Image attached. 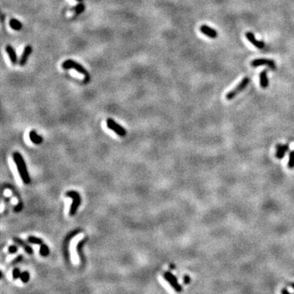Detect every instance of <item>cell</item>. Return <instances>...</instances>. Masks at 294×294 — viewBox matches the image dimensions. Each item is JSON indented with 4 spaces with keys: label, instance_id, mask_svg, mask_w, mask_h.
<instances>
[{
    "label": "cell",
    "instance_id": "25",
    "mask_svg": "<svg viewBox=\"0 0 294 294\" xmlns=\"http://www.w3.org/2000/svg\"><path fill=\"white\" fill-rule=\"evenodd\" d=\"M281 294H294V293H291L286 288H283L281 290Z\"/></svg>",
    "mask_w": 294,
    "mask_h": 294
},
{
    "label": "cell",
    "instance_id": "13",
    "mask_svg": "<svg viewBox=\"0 0 294 294\" xmlns=\"http://www.w3.org/2000/svg\"><path fill=\"white\" fill-rule=\"evenodd\" d=\"M13 241L15 242V243H17V244H19L20 246L24 248V249H25V251L27 252L28 254H30V255L33 254L34 251H33L32 248L30 247V245H28L25 242L23 241L22 239H20V238H17V237H13Z\"/></svg>",
    "mask_w": 294,
    "mask_h": 294
},
{
    "label": "cell",
    "instance_id": "24",
    "mask_svg": "<svg viewBox=\"0 0 294 294\" xmlns=\"http://www.w3.org/2000/svg\"><path fill=\"white\" fill-rule=\"evenodd\" d=\"M183 280H184L185 284H189V282H190V277L188 276V275H185V276L183 277Z\"/></svg>",
    "mask_w": 294,
    "mask_h": 294
},
{
    "label": "cell",
    "instance_id": "28",
    "mask_svg": "<svg viewBox=\"0 0 294 294\" xmlns=\"http://www.w3.org/2000/svg\"><path fill=\"white\" fill-rule=\"evenodd\" d=\"M292 288L294 289V284H292Z\"/></svg>",
    "mask_w": 294,
    "mask_h": 294
},
{
    "label": "cell",
    "instance_id": "1",
    "mask_svg": "<svg viewBox=\"0 0 294 294\" xmlns=\"http://www.w3.org/2000/svg\"><path fill=\"white\" fill-rule=\"evenodd\" d=\"M13 156L22 182L25 184H29L30 182V177L29 173H28L27 167H26V165H25V163L24 161L22 155H20V153L15 152L13 153Z\"/></svg>",
    "mask_w": 294,
    "mask_h": 294
},
{
    "label": "cell",
    "instance_id": "5",
    "mask_svg": "<svg viewBox=\"0 0 294 294\" xmlns=\"http://www.w3.org/2000/svg\"><path fill=\"white\" fill-rule=\"evenodd\" d=\"M164 277L167 280V283L172 287V288L174 289L175 291L177 292H181L182 291V285L178 283L177 277L175 276L174 274H172L169 271H166L164 274Z\"/></svg>",
    "mask_w": 294,
    "mask_h": 294
},
{
    "label": "cell",
    "instance_id": "6",
    "mask_svg": "<svg viewBox=\"0 0 294 294\" xmlns=\"http://www.w3.org/2000/svg\"><path fill=\"white\" fill-rule=\"evenodd\" d=\"M262 65H266L267 67H269L270 70H273L276 69V65H275L274 61L266 59V58L256 59V60H253L252 62H251V66L253 68L259 67V66H262Z\"/></svg>",
    "mask_w": 294,
    "mask_h": 294
},
{
    "label": "cell",
    "instance_id": "11",
    "mask_svg": "<svg viewBox=\"0 0 294 294\" xmlns=\"http://www.w3.org/2000/svg\"><path fill=\"white\" fill-rule=\"evenodd\" d=\"M200 30L201 31L202 34L208 36V37L211 38V39H216L217 37V31L215 30L214 29L208 26L207 25H202L200 26Z\"/></svg>",
    "mask_w": 294,
    "mask_h": 294
},
{
    "label": "cell",
    "instance_id": "21",
    "mask_svg": "<svg viewBox=\"0 0 294 294\" xmlns=\"http://www.w3.org/2000/svg\"><path fill=\"white\" fill-rule=\"evenodd\" d=\"M20 279L24 284H26V283H28L29 280H30V273L28 271L22 272L21 274H20Z\"/></svg>",
    "mask_w": 294,
    "mask_h": 294
},
{
    "label": "cell",
    "instance_id": "23",
    "mask_svg": "<svg viewBox=\"0 0 294 294\" xmlns=\"http://www.w3.org/2000/svg\"><path fill=\"white\" fill-rule=\"evenodd\" d=\"M17 250H18V248L17 247L16 245H12V246H10L9 248H8V252L13 254V253H16V252H17Z\"/></svg>",
    "mask_w": 294,
    "mask_h": 294
},
{
    "label": "cell",
    "instance_id": "15",
    "mask_svg": "<svg viewBox=\"0 0 294 294\" xmlns=\"http://www.w3.org/2000/svg\"><path fill=\"white\" fill-rule=\"evenodd\" d=\"M9 25L13 30H16V31H19L22 29V23L19 21L16 18H12L9 21Z\"/></svg>",
    "mask_w": 294,
    "mask_h": 294
},
{
    "label": "cell",
    "instance_id": "16",
    "mask_svg": "<svg viewBox=\"0 0 294 294\" xmlns=\"http://www.w3.org/2000/svg\"><path fill=\"white\" fill-rule=\"evenodd\" d=\"M30 141H31L33 143H35V145L41 144V143H42V137L39 136V135L36 133V132H35V131H34V130L30 132Z\"/></svg>",
    "mask_w": 294,
    "mask_h": 294
},
{
    "label": "cell",
    "instance_id": "10",
    "mask_svg": "<svg viewBox=\"0 0 294 294\" xmlns=\"http://www.w3.org/2000/svg\"><path fill=\"white\" fill-rule=\"evenodd\" d=\"M245 36L247 38V39L251 43H252L254 47L259 48V49H262L265 47V43L262 41H258L257 40L255 35H253V33L250 32V31H248V32L245 33Z\"/></svg>",
    "mask_w": 294,
    "mask_h": 294
},
{
    "label": "cell",
    "instance_id": "22",
    "mask_svg": "<svg viewBox=\"0 0 294 294\" xmlns=\"http://www.w3.org/2000/svg\"><path fill=\"white\" fill-rule=\"evenodd\" d=\"M20 274H21V272L20 271V270L18 269V268H15V269L13 270V277L14 279H19L20 277Z\"/></svg>",
    "mask_w": 294,
    "mask_h": 294
},
{
    "label": "cell",
    "instance_id": "26",
    "mask_svg": "<svg viewBox=\"0 0 294 294\" xmlns=\"http://www.w3.org/2000/svg\"><path fill=\"white\" fill-rule=\"evenodd\" d=\"M20 259H22V257H21V256H20V257H18L17 258V259L13 260V262H12V263H13V264H15V263H17L18 261H20Z\"/></svg>",
    "mask_w": 294,
    "mask_h": 294
},
{
    "label": "cell",
    "instance_id": "4",
    "mask_svg": "<svg viewBox=\"0 0 294 294\" xmlns=\"http://www.w3.org/2000/svg\"><path fill=\"white\" fill-rule=\"evenodd\" d=\"M65 195H66V197L73 199V204L70 206V216H74L77 212L78 208L79 207L80 203H81L79 194L78 192L75 191V190H70V191L66 192Z\"/></svg>",
    "mask_w": 294,
    "mask_h": 294
},
{
    "label": "cell",
    "instance_id": "19",
    "mask_svg": "<svg viewBox=\"0 0 294 294\" xmlns=\"http://www.w3.org/2000/svg\"><path fill=\"white\" fill-rule=\"evenodd\" d=\"M288 167L289 169H293L294 168V150H291L290 153H289Z\"/></svg>",
    "mask_w": 294,
    "mask_h": 294
},
{
    "label": "cell",
    "instance_id": "12",
    "mask_svg": "<svg viewBox=\"0 0 294 294\" xmlns=\"http://www.w3.org/2000/svg\"><path fill=\"white\" fill-rule=\"evenodd\" d=\"M6 53H8V57L10 58L11 62L13 63V65H16L17 63V53H16L15 49L13 48V47L12 45H7L6 46Z\"/></svg>",
    "mask_w": 294,
    "mask_h": 294
},
{
    "label": "cell",
    "instance_id": "9",
    "mask_svg": "<svg viewBox=\"0 0 294 294\" xmlns=\"http://www.w3.org/2000/svg\"><path fill=\"white\" fill-rule=\"evenodd\" d=\"M289 150L288 144H278L276 145V151H275V156L278 160L284 159L287 152Z\"/></svg>",
    "mask_w": 294,
    "mask_h": 294
},
{
    "label": "cell",
    "instance_id": "3",
    "mask_svg": "<svg viewBox=\"0 0 294 294\" xmlns=\"http://www.w3.org/2000/svg\"><path fill=\"white\" fill-rule=\"evenodd\" d=\"M250 83V79L248 77H244L243 79L239 82V83L237 85L236 87H234V89H232L231 91H230L226 95V99L227 101H231L234 99V97L238 96V95L244 91L248 83Z\"/></svg>",
    "mask_w": 294,
    "mask_h": 294
},
{
    "label": "cell",
    "instance_id": "14",
    "mask_svg": "<svg viewBox=\"0 0 294 294\" xmlns=\"http://www.w3.org/2000/svg\"><path fill=\"white\" fill-rule=\"evenodd\" d=\"M260 86L262 88H266L269 86V79L267 77V70H262L260 73Z\"/></svg>",
    "mask_w": 294,
    "mask_h": 294
},
{
    "label": "cell",
    "instance_id": "20",
    "mask_svg": "<svg viewBox=\"0 0 294 294\" xmlns=\"http://www.w3.org/2000/svg\"><path fill=\"white\" fill-rule=\"evenodd\" d=\"M28 242H30V244H38V245H42V240L39 238L35 236H29L28 237Z\"/></svg>",
    "mask_w": 294,
    "mask_h": 294
},
{
    "label": "cell",
    "instance_id": "7",
    "mask_svg": "<svg viewBox=\"0 0 294 294\" xmlns=\"http://www.w3.org/2000/svg\"><path fill=\"white\" fill-rule=\"evenodd\" d=\"M106 124H107V127L109 129L113 130L116 134H118L120 137H124L126 135V130L123 127H121L119 124H118L117 123L114 121L112 119H110V118L107 119Z\"/></svg>",
    "mask_w": 294,
    "mask_h": 294
},
{
    "label": "cell",
    "instance_id": "17",
    "mask_svg": "<svg viewBox=\"0 0 294 294\" xmlns=\"http://www.w3.org/2000/svg\"><path fill=\"white\" fill-rule=\"evenodd\" d=\"M85 10V6L83 3H79L77 5H75L73 8H71V11H74L76 15H79L82 13H83Z\"/></svg>",
    "mask_w": 294,
    "mask_h": 294
},
{
    "label": "cell",
    "instance_id": "18",
    "mask_svg": "<svg viewBox=\"0 0 294 294\" xmlns=\"http://www.w3.org/2000/svg\"><path fill=\"white\" fill-rule=\"evenodd\" d=\"M39 253L42 257H47V256L49 255V253H50V250H49L48 246L46 245V244H42L41 247H40Z\"/></svg>",
    "mask_w": 294,
    "mask_h": 294
},
{
    "label": "cell",
    "instance_id": "8",
    "mask_svg": "<svg viewBox=\"0 0 294 294\" xmlns=\"http://www.w3.org/2000/svg\"><path fill=\"white\" fill-rule=\"evenodd\" d=\"M33 52V47L31 45H26L24 48L22 54L20 56V61H19V65L20 66H24V65L27 63L28 59L30 57V56L31 55V53Z\"/></svg>",
    "mask_w": 294,
    "mask_h": 294
},
{
    "label": "cell",
    "instance_id": "2",
    "mask_svg": "<svg viewBox=\"0 0 294 294\" xmlns=\"http://www.w3.org/2000/svg\"><path fill=\"white\" fill-rule=\"evenodd\" d=\"M61 67L64 70H70V69H74L77 71L78 73H79L81 75L84 76V83H88L91 79V76H90L89 73L87 70L86 68L83 66L80 63L75 61L72 60V59H68V60L65 61L61 65Z\"/></svg>",
    "mask_w": 294,
    "mask_h": 294
},
{
    "label": "cell",
    "instance_id": "27",
    "mask_svg": "<svg viewBox=\"0 0 294 294\" xmlns=\"http://www.w3.org/2000/svg\"><path fill=\"white\" fill-rule=\"evenodd\" d=\"M77 2H79V3H81V2H83V0H76Z\"/></svg>",
    "mask_w": 294,
    "mask_h": 294
}]
</instances>
